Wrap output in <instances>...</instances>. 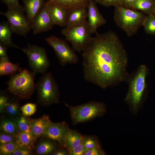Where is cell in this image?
<instances>
[{"mask_svg": "<svg viewBox=\"0 0 155 155\" xmlns=\"http://www.w3.org/2000/svg\"><path fill=\"white\" fill-rule=\"evenodd\" d=\"M16 142V136H13L4 133H1L0 135V145Z\"/></svg>", "mask_w": 155, "mask_h": 155, "instance_id": "obj_34", "label": "cell"}, {"mask_svg": "<svg viewBox=\"0 0 155 155\" xmlns=\"http://www.w3.org/2000/svg\"><path fill=\"white\" fill-rule=\"evenodd\" d=\"M20 110L18 102L12 100L9 101L4 111L11 118L16 119L21 115Z\"/></svg>", "mask_w": 155, "mask_h": 155, "instance_id": "obj_25", "label": "cell"}, {"mask_svg": "<svg viewBox=\"0 0 155 155\" xmlns=\"http://www.w3.org/2000/svg\"><path fill=\"white\" fill-rule=\"evenodd\" d=\"M69 107L73 123L76 124L102 116L106 112L105 103L92 101L80 105L72 106L65 104Z\"/></svg>", "mask_w": 155, "mask_h": 155, "instance_id": "obj_6", "label": "cell"}, {"mask_svg": "<svg viewBox=\"0 0 155 155\" xmlns=\"http://www.w3.org/2000/svg\"><path fill=\"white\" fill-rule=\"evenodd\" d=\"M84 144L86 150L93 148H101L98 142L91 137H85Z\"/></svg>", "mask_w": 155, "mask_h": 155, "instance_id": "obj_33", "label": "cell"}, {"mask_svg": "<svg viewBox=\"0 0 155 155\" xmlns=\"http://www.w3.org/2000/svg\"><path fill=\"white\" fill-rule=\"evenodd\" d=\"M70 9L73 8L87 6L90 0H49Z\"/></svg>", "mask_w": 155, "mask_h": 155, "instance_id": "obj_24", "label": "cell"}, {"mask_svg": "<svg viewBox=\"0 0 155 155\" xmlns=\"http://www.w3.org/2000/svg\"><path fill=\"white\" fill-rule=\"evenodd\" d=\"M94 0H90L87 5V22L92 34L97 33L98 28L106 21L99 11Z\"/></svg>", "mask_w": 155, "mask_h": 155, "instance_id": "obj_13", "label": "cell"}, {"mask_svg": "<svg viewBox=\"0 0 155 155\" xmlns=\"http://www.w3.org/2000/svg\"><path fill=\"white\" fill-rule=\"evenodd\" d=\"M28 120L31 134L36 140L44 135L51 121L48 115L36 119L28 118Z\"/></svg>", "mask_w": 155, "mask_h": 155, "instance_id": "obj_16", "label": "cell"}, {"mask_svg": "<svg viewBox=\"0 0 155 155\" xmlns=\"http://www.w3.org/2000/svg\"><path fill=\"white\" fill-rule=\"evenodd\" d=\"M9 101L8 98L4 95L1 94L0 96V112H3Z\"/></svg>", "mask_w": 155, "mask_h": 155, "instance_id": "obj_36", "label": "cell"}, {"mask_svg": "<svg viewBox=\"0 0 155 155\" xmlns=\"http://www.w3.org/2000/svg\"><path fill=\"white\" fill-rule=\"evenodd\" d=\"M8 7L20 4L18 0H1Z\"/></svg>", "mask_w": 155, "mask_h": 155, "instance_id": "obj_38", "label": "cell"}, {"mask_svg": "<svg viewBox=\"0 0 155 155\" xmlns=\"http://www.w3.org/2000/svg\"><path fill=\"white\" fill-rule=\"evenodd\" d=\"M153 15H155V9L154 10V11L153 13Z\"/></svg>", "mask_w": 155, "mask_h": 155, "instance_id": "obj_42", "label": "cell"}, {"mask_svg": "<svg viewBox=\"0 0 155 155\" xmlns=\"http://www.w3.org/2000/svg\"><path fill=\"white\" fill-rule=\"evenodd\" d=\"M70 129L65 122L56 123L51 121L43 136L57 141L63 147L65 137Z\"/></svg>", "mask_w": 155, "mask_h": 155, "instance_id": "obj_12", "label": "cell"}, {"mask_svg": "<svg viewBox=\"0 0 155 155\" xmlns=\"http://www.w3.org/2000/svg\"><path fill=\"white\" fill-rule=\"evenodd\" d=\"M38 102L44 106L58 103L59 101L58 84L51 72L45 73L36 84Z\"/></svg>", "mask_w": 155, "mask_h": 155, "instance_id": "obj_5", "label": "cell"}, {"mask_svg": "<svg viewBox=\"0 0 155 155\" xmlns=\"http://www.w3.org/2000/svg\"><path fill=\"white\" fill-rule=\"evenodd\" d=\"M26 117L22 114L16 119L20 131H25L31 134L28 118Z\"/></svg>", "mask_w": 155, "mask_h": 155, "instance_id": "obj_29", "label": "cell"}, {"mask_svg": "<svg viewBox=\"0 0 155 155\" xmlns=\"http://www.w3.org/2000/svg\"><path fill=\"white\" fill-rule=\"evenodd\" d=\"M0 129L2 133L13 136H16L20 131L16 119L11 117L1 121Z\"/></svg>", "mask_w": 155, "mask_h": 155, "instance_id": "obj_22", "label": "cell"}, {"mask_svg": "<svg viewBox=\"0 0 155 155\" xmlns=\"http://www.w3.org/2000/svg\"><path fill=\"white\" fill-rule=\"evenodd\" d=\"M146 16L138 11L119 6L115 7L114 19L116 25L128 36L135 34Z\"/></svg>", "mask_w": 155, "mask_h": 155, "instance_id": "obj_3", "label": "cell"}, {"mask_svg": "<svg viewBox=\"0 0 155 155\" xmlns=\"http://www.w3.org/2000/svg\"><path fill=\"white\" fill-rule=\"evenodd\" d=\"M16 136V142L21 148L32 150L36 140L31 134L20 131Z\"/></svg>", "mask_w": 155, "mask_h": 155, "instance_id": "obj_20", "label": "cell"}, {"mask_svg": "<svg viewBox=\"0 0 155 155\" xmlns=\"http://www.w3.org/2000/svg\"><path fill=\"white\" fill-rule=\"evenodd\" d=\"M155 1V0H154Z\"/></svg>", "mask_w": 155, "mask_h": 155, "instance_id": "obj_43", "label": "cell"}, {"mask_svg": "<svg viewBox=\"0 0 155 155\" xmlns=\"http://www.w3.org/2000/svg\"><path fill=\"white\" fill-rule=\"evenodd\" d=\"M46 3L54 24L66 27L69 9L49 0Z\"/></svg>", "mask_w": 155, "mask_h": 155, "instance_id": "obj_14", "label": "cell"}, {"mask_svg": "<svg viewBox=\"0 0 155 155\" xmlns=\"http://www.w3.org/2000/svg\"><path fill=\"white\" fill-rule=\"evenodd\" d=\"M62 34L71 44L75 51L82 52L89 42L92 34L87 21L76 26L66 27L61 30Z\"/></svg>", "mask_w": 155, "mask_h": 155, "instance_id": "obj_7", "label": "cell"}, {"mask_svg": "<svg viewBox=\"0 0 155 155\" xmlns=\"http://www.w3.org/2000/svg\"><path fill=\"white\" fill-rule=\"evenodd\" d=\"M131 9L140 11L148 15L153 14L155 9V1L154 0H136Z\"/></svg>", "mask_w": 155, "mask_h": 155, "instance_id": "obj_21", "label": "cell"}, {"mask_svg": "<svg viewBox=\"0 0 155 155\" xmlns=\"http://www.w3.org/2000/svg\"><path fill=\"white\" fill-rule=\"evenodd\" d=\"M96 34L82 52L84 78L102 88L125 81L128 58L118 36L112 31Z\"/></svg>", "mask_w": 155, "mask_h": 155, "instance_id": "obj_1", "label": "cell"}, {"mask_svg": "<svg viewBox=\"0 0 155 155\" xmlns=\"http://www.w3.org/2000/svg\"><path fill=\"white\" fill-rule=\"evenodd\" d=\"M20 49L27 56L29 67L35 75L46 73L50 63L44 48L28 44L27 47Z\"/></svg>", "mask_w": 155, "mask_h": 155, "instance_id": "obj_9", "label": "cell"}, {"mask_svg": "<svg viewBox=\"0 0 155 155\" xmlns=\"http://www.w3.org/2000/svg\"><path fill=\"white\" fill-rule=\"evenodd\" d=\"M123 6L131 9L132 5L136 0H122Z\"/></svg>", "mask_w": 155, "mask_h": 155, "instance_id": "obj_40", "label": "cell"}, {"mask_svg": "<svg viewBox=\"0 0 155 155\" xmlns=\"http://www.w3.org/2000/svg\"><path fill=\"white\" fill-rule=\"evenodd\" d=\"M87 6H82L69 9L66 27H72L82 24L87 20Z\"/></svg>", "mask_w": 155, "mask_h": 155, "instance_id": "obj_15", "label": "cell"}, {"mask_svg": "<svg viewBox=\"0 0 155 155\" xmlns=\"http://www.w3.org/2000/svg\"><path fill=\"white\" fill-rule=\"evenodd\" d=\"M36 104L33 103H28L20 108L22 114L26 117L33 115L36 111Z\"/></svg>", "mask_w": 155, "mask_h": 155, "instance_id": "obj_30", "label": "cell"}, {"mask_svg": "<svg viewBox=\"0 0 155 155\" xmlns=\"http://www.w3.org/2000/svg\"><path fill=\"white\" fill-rule=\"evenodd\" d=\"M22 68L18 63L11 62L9 58H0V75L11 76L22 71Z\"/></svg>", "mask_w": 155, "mask_h": 155, "instance_id": "obj_18", "label": "cell"}, {"mask_svg": "<svg viewBox=\"0 0 155 155\" xmlns=\"http://www.w3.org/2000/svg\"><path fill=\"white\" fill-rule=\"evenodd\" d=\"M46 40L54 50L61 65L64 66L78 62L77 54L65 40L52 36L46 38Z\"/></svg>", "mask_w": 155, "mask_h": 155, "instance_id": "obj_10", "label": "cell"}, {"mask_svg": "<svg viewBox=\"0 0 155 155\" xmlns=\"http://www.w3.org/2000/svg\"><path fill=\"white\" fill-rule=\"evenodd\" d=\"M148 73L147 66L141 64L135 70L128 74L125 81L128 85V90L124 100L134 115L139 112L146 99V78Z\"/></svg>", "mask_w": 155, "mask_h": 155, "instance_id": "obj_2", "label": "cell"}, {"mask_svg": "<svg viewBox=\"0 0 155 155\" xmlns=\"http://www.w3.org/2000/svg\"><path fill=\"white\" fill-rule=\"evenodd\" d=\"M21 148L16 142H11L0 145V154L11 155L15 150Z\"/></svg>", "mask_w": 155, "mask_h": 155, "instance_id": "obj_28", "label": "cell"}, {"mask_svg": "<svg viewBox=\"0 0 155 155\" xmlns=\"http://www.w3.org/2000/svg\"><path fill=\"white\" fill-rule=\"evenodd\" d=\"M97 3L106 7L123 6L122 0H94Z\"/></svg>", "mask_w": 155, "mask_h": 155, "instance_id": "obj_32", "label": "cell"}, {"mask_svg": "<svg viewBox=\"0 0 155 155\" xmlns=\"http://www.w3.org/2000/svg\"><path fill=\"white\" fill-rule=\"evenodd\" d=\"M7 48L5 46L0 43V58H8L7 53Z\"/></svg>", "mask_w": 155, "mask_h": 155, "instance_id": "obj_39", "label": "cell"}, {"mask_svg": "<svg viewBox=\"0 0 155 155\" xmlns=\"http://www.w3.org/2000/svg\"><path fill=\"white\" fill-rule=\"evenodd\" d=\"M13 32L8 22H3L0 24V43L6 47H12L21 49L14 44L12 40L11 36Z\"/></svg>", "mask_w": 155, "mask_h": 155, "instance_id": "obj_19", "label": "cell"}, {"mask_svg": "<svg viewBox=\"0 0 155 155\" xmlns=\"http://www.w3.org/2000/svg\"><path fill=\"white\" fill-rule=\"evenodd\" d=\"M105 154L101 148H93L87 150L84 155H103Z\"/></svg>", "mask_w": 155, "mask_h": 155, "instance_id": "obj_35", "label": "cell"}, {"mask_svg": "<svg viewBox=\"0 0 155 155\" xmlns=\"http://www.w3.org/2000/svg\"><path fill=\"white\" fill-rule=\"evenodd\" d=\"M44 0H23L25 11L31 24L44 3Z\"/></svg>", "mask_w": 155, "mask_h": 155, "instance_id": "obj_17", "label": "cell"}, {"mask_svg": "<svg viewBox=\"0 0 155 155\" xmlns=\"http://www.w3.org/2000/svg\"><path fill=\"white\" fill-rule=\"evenodd\" d=\"M67 152L64 150H59L56 151L53 154L54 155H67Z\"/></svg>", "mask_w": 155, "mask_h": 155, "instance_id": "obj_41", "label": "cell"}, {"mask_svg": "<svg viewBox=\"0 0 155 155\" xmlns=\"http://www.w3.org/2000/svg\"><path fill=\"white\" fill-rule=\"evenodd\" d=\"M84 140L78 146L73 148L67 149L69 155H84L87 150L84 146Z\"/></svg>", "mask_w": 155, "mask_h": 155, "instance_id": "obj_31", "label": "cell"}, {"mask_svg": "<svg viewBox=\"0 0 155 155\" xmlns=\"http://www.w3.org/2000/svg\"><path fill=\"white\" fill-rule=\"evenodd\" d=\"M32 154V150L20 148L14 151L11 155H30Z\"/></svg>", "mask_w": 155, "mask_h": 155, "instance_id": "obj_37", "label": "cell"}, {"mask_svg": "<svg viewBox=\"0 0 155 155\" xmlns=\"http://www.w3.org/2000/svg\"><path fill=\"white\" fill-rule=\"evenodd\" d=\"M54 25L45 3L31 23L33 34H36L49 30Z\"/></svg>", "mask_w": 155, "mask_h": 155, "instance_id": "obj_11", "label": "cell"}, {"mask_svg": "<svg viewBox=\"0 0 155 155\" xmlns=\"http://www.w3.org/2000/svg\"><path fill=\"white\" fill-rule=\"evenodd\" d=\"M84 138L77 132L70 129L65 137L63 147L67 149L76 147L83 141Z\"/></svg>", "mask_w": 155, "mask_h": 155, "instance_id": "obj_23", "label": "cell"}, {"mask_svg": "<svg viewBox=\"0 0 155 155\" xmlns=\"http://www.w3.org/2000/svg\"><path fill=\"white\" fill-rule=\"evenodd\" d=\"M24 11V8L19 4L8 7L5 12H0L7 18L13 32L24 36L32 29L31 24Z\"/></svg>", "mask_w": 155, "mask_h": 155, "instance_id": "obj_8", "label": "cell"}, {"mask_svg": "<svg viewBox=\"0 0 155 155\" xmlns=\"http://www.w3.org/2000/svg\"><path fill=\"white\" fill-rule=\"evenodd\" d=\"M54 144L49 141H44L37 147L36 152L39 155L47 154L52 152L54 149Z\"/></svg>", "mask_w": 155, "mask_h": 155, "instance_id": "obj_27", "label": "cell"}, {"mask_svg": "<svg viewBox=\"0 0 155 155\" xmlns=\"http://www.w3.org/2000/svg\"><path fill=\"white\" fill-rule=\"evenodd\" d=\"M34 75L32 71L23 69L11 76L7 83L8 90L18 97L29 98L36 89Z\"/></svg>", "mask_w": 155, "mask_h": 155, "instance_id": "obj_4", "label": "cell"}, {"mask_svg": "<svg viewBox=\"0 0 155 155\" xmlns=\"http://www.w3.org/2000/svg\"><path fill=\"white\" fill-rule=\"evenodd\" d=\"M142 26L147 34H155V15H148L144 19Z\"/></svg>", "mask_w": 155, "mask_h": 155, "instance_id": "obj_26", "label": "cell"}]
</instances>
